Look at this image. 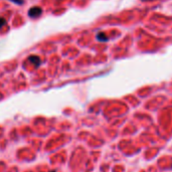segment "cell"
<instances>
[{
	"mask_svg": "<svg viewBox=\"0 0 172 172\" xmlns=\"http://www.w3.org/2000/svg\"><path fill=\"white\" fill-rule=\"evenodd\" d=\"M4 24H6V20L3 17H0V27H2Z\"/></svg>",
	"mask_w": 172,
	"mask_h": 172,
	"instance_id": "obj_4",
	"label": "cell"
},
{
	"mask_svg": "<svg viewBox=\"0 0 172 172\" xmlns=\"http://www.w3.org/2000/svg\"><path fill=\"white\" fill-rule=\"evenodd\" d=\"M144 1H147V0H144Z\"/></svg>",
	"mask_w": 172,
	"mask_h": 172,
	"instance_id": "obj_7",
	"label": "cell"
},
{
	"mask_svg": "<svg viewBox=\"0 0 172 172\" xmlns=\"http://www.w3.org/2000/svg\"><path fill=\"white\" fill-rule=\"evenodd\" d=\"M97 38H98L99 41H106L107 39H108V37L105 35L104 32H100V33L97 35Z\"/></svg>",
	"mask_w": 172,
	"mask_h": 172,
	"instance_id": "obj_3",
	"label": "cell"
},
{
	"mask_svg": "<svg viewBox=\"0 0 172 172\" xmlns=\"http://www.w3.org/2000/svg\"><path fill=\"white\" fill-rule=\"evenodd\" d=\"M28 60L31 62L35 66H38V64H41V58L38 56H36V55H30V56L28 57Z\"/></svg>",
	"mask_w": 172,
	"mask_h": 172,
	"instance_id": "obj_2",
	"label": "cell"
},
{
	"mask_svg": "<svg viewBox=\"0 0 172 172\" xmlns=\"http://www.w3.org/2000/svg\"><path fill=\"white\" fill-rule=\"evenodd\" d=\"M50 172H55V171H54V170H52V171H50Z\"/></svg>",
	"mask_w": 172,
	"mask_h": 172,
	"instance_id": "obj_6",
	"label": "cell"
},
{
	"mask_svg": "<svg viewBox=\"0 0 172 172\" xmlns=\"http://www.w3.org/2000/svg\"><path fill=\"white\" fill-rule=\"evenodd\" d=\"M10 1H12L13 3H16V4H18V5L23 4V0H10Z\"/></svg>",
	"mask_w": 172,
	"mask_h": 172,
	"instance_id": "obj_5",
	"label": "cell"
},
{
	"mask_svg": "<svg viewBox=\"0 0 172 172\" xmlns=\"http://www.w3.org/2000/svg\"><path fill=\"white\" fill-rule=\"evenodd\" d=\"M43 13V9L41 8V7H32V8L29 9V11H28V15H29L30 17H33V18H35V17L39 16V15Z\"/></svg>",
	"mask_w": 172,
	"mask_h": 172,
	"instance_id": "obj_1",
	"label": "cell"
}]
</instances>
